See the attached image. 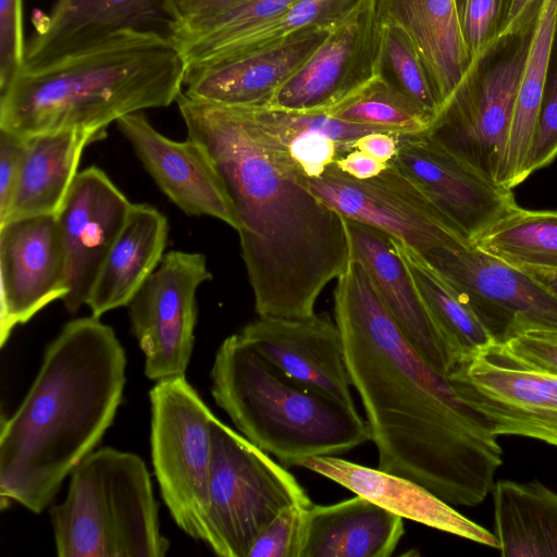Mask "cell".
<instances>
[{
  "instance_id": "cell-33",
  "label": "cell",
  "mask_w": 557,
  "mask_h": 557,
  "mask_svg": "<svg viewBox=\"0 0 557 557\" xmlns=\"http://www.w3.org/2000/svg\"><path fill=\"white\" fill-rule=\"evenodd\" d=\"M297 0H249L209 20L169 33L186 65L213 60Z\"/></svg>"
},
{
  "instance_id": "cell-32",
  "label": "cell",
  "mask_w": 557,
  "mask_h": 557,
  "mask_svg": "<svg viewBox=\"0 0 557 557\" xmlns=\"http://www.w3.org/2000/svg\"><path fill=\"white\" fill-rule=\"evenodd\" d=\"M472 243L513 267L557 271V211L516 206Z\"/></svg>"
},
{
  "instance_id": "cell-38",
  "label": "cell",
  "mask_w": 557,
  "mask_h": 557,
  "mask_svg": "<svg viewBox=\"0 0 557 557\" xmlns=\"http://www.w3.org/2000/svg\"><path fill=\"white\" fill-rule=\"evenodd\" d=\"M460 27L472 61L497 38L506 0H456Z\"/></svg>"
},
{
  "instance_id": "cell-19",
  "label": "cell",
  "mask_w": 557,
  "mask_h": 557,
  "mask_svg": "<svg viewBox=\"0 0 557 557\" xmlns=\"http://www.w3.org/2000/svg\"><path fill=\"white\" fill-rule=\"evenodd\" d=\"M135 154L162 193L187 215L218 219L237 231L238 218L225 184L194 140H172L143 112L116 121Z\"/></svg>"
},
{
  "instance_id": "cell-40",
  "label": "cell",
  "mask_w": 557,
  "mask_h": 557,
  "mask_svg": "<svg viewBox=\"0 0 557 557\" xmlns=\"http://www.w3.org/2000/svg\"><path fill=\"white\" fill-rule=\"evenodd\" d=\"M502 345L524 366L557 376V329H530Z\"/></svg>"
},
{
  "instance_id": "cell-43",
  "label": "cell",
  "mask_w": 557,
  "mask_h": 557,
  "mask_svg": "<svg viewBox=\"0 0 557 557\" xmlns=\"http://www.w3.org/2000/svg\"><path fill=\"white\" fill-rule=\"evenodd\" d=\"M336 168L357 180H368L382 173L388 163L354 149L334 163Z\"/></svg>"
},
{
  "instance_id": "cell-41",
  "label": "cell",
  "mask_w": 557,
  "mask_h": 557,
  "mask_svg": "<svg viewBox=\"0 0 557 557\" xmlns=\"http://www.w3.org/2000/svg\"><path fill=\"white\" fill-rule=\"evenodd\" d=\"M27 143L28 138L0 129V222L10 208Z\"/></svg>"
},
{
  "instance_id": "cell-9",
  "label": "cell",
  "mask_w": 557,
  "mask_h": 557,
  "mask_svg": "<svg viewBox=\"0 0 557 557\" xmlns=\"http://www.w3.org/2000/svg\"><path fill=\"white\" fill-rule=\"evenodd\" d=\"M151 459L161 497L177 527L203 541L214 417L185 375L149 392Z\"/></svg>"
},
{
  "instance_id": "cell-20",
  "label": "cell",
  "mask_w": 557,
  "mask_h": 557,
  "mask_svg": "<svg viewBox=\"0 0 557 557\" xmlns=\"http://www.w3.org/2000/svg\"><path fill=\"white\" fill-rule=\"evenodd\" d=\"M344 221L350 256L366 270L391 317L416 350L448 375L460 355L424 302L391 236L358 221Z\"/></svg>"
},
{
  "instance_id": "cell-44",
  "label": "cell",
  "mask_w": 557,
  "mask_h": 557,
  "mask_svg": "<svg viewBox=\"0 0 557 557\" xmlns=\"http://www.w3.org/2000/svg\"><path fill=\"white\" fill-rule=\"evenodd\" d=\"M398 136L388 132H373L360 137L355 149L388 163L397 153Z\"/></svg>"
},
{
  "instance_id": "cell-30",
  "label": "cell",
  "mask_w": 557,
  "mask_h": 557,
  "mask_svg": "<svg viewBox=\"0 0 557 557\" xmlns=\"http://www.w3.org/2000/svg\"><path fill=\"white\" fill-rule=\"evenodd\" d=\"M556 24L557 0H543L519 83L499 177V185L509 189L521 184V170L542 103Z\"/></svg>"
},
{
  "instance_id": "cell-11",
  "label": "cell",
  "mask_w": 557,
  "mask_h": 557,
  "mask_svg": "<svg viewBox=\"0 0 557 557\" xmlns=\"http://www.w3.org/2000/svg\"><path fill=\"white\" fill-rule=\"evenodd\" d=\"M305 182L342 216L377 228L421 255L468 239L393 161L368 180L354 178L332 164Z\"/></svg>"
},
{
  "instance_id": "cell-24",
  "label": "cell",
  "mask_w": 557,
  "mask_h": 557,
  "mask_svg": "<svg viewBox=\"0 0 557 557\" xmlns=\"http://www.w3.org/2000/svg\"><path fill=\"white\" fill-rule=\"evenodd\" d=\"M383 25L398 28L419 55L440 108L472 64L456 0H376Z\"/></svg>"
},
{
  "instance_id": "cell-18",
  "label": "cell",
  "mask_w": 557,
  "mask_h": 557,
  "mask_svg": "<svg viewBox=\"0 0 557 557\" xmlns=\"http://www.w3.org/2000/svg\"><path fill=\"white\" fill-rule=\"evenodd\" d=\"M392 161L471 242L518 206L512 189L480 176L424 134L399 135Z\"/></svg>"
},
{
  "instance_id": "cell-42",
  "label": "cell",
  "mask_w": 557,
  "mask_h": 557,
  "mask_svg": "<svg viewBox=\"0 0 557 557\" xmlns=\"http://www.w3.org/2000/svg\"><path fill=\"white\" fill-rule=\"evenodd\" d=\"M249 0H162L169 33L226 12Z\"/></svg>"
},
{
  "instance_id": "cell-2",
  "label": "cell",
  "mask_w": 557,
  "mask_h": 557,
  "mask_svg": "<svg viewBox=\"0 0 557 557\" xmlns=\"http://www.w3.org/2000/svg\"><path fill=\"white\" fill-rule=\"evenodd\" d=\"M176 103L187 138L206 151L234 205L256 312L312 315L324 287L350 260L344 218L308 188L250 107L212 103L184 92Z\"/></svg>"
},
{
  "instance_id": "cell-14",
  "label": "cell",
  "mask_w": 557,
  "mask_h": 557,
  "mask_svg": "<svg viewBox=\"0 0 557 557\" xmlns=\"http://www.w3.org/2000/svg\"><path fill=\"white\" fill-rule=\"evenodd\" d=\"M383 25L376 0H355L308 60L264 106L326 112L381 74Z\"/></svg>"
},
{
  "instance_id": "cell-29",
  "label": "cell",
  "mask_w": 557,
  "mask_h": 557,
  "mask_svg": "<svg viewBox=\"0 0 557 557\" xmlns=\"http://www.w3.org/2000/svg\"><path fill=\"white\" fill-rule=\"evenodd\" d=\"M494 534L504 557H557V493L539 480H498Z\"/></svg>"
},
{
  "instance_id": "cell-27",
  "label": "cell",
  "mask_w": 557,
  "mask_h": 557,
  "mask_svg": "<svg viewBox=\"0 0 557 557\" xmlns=\"http://www.w3.org/2000/svg\"><path fill=\"white\" fill-rule=\"evenodd\" d=\"M103 134L94 128H70L29 137L10 208L0 224L57 214L78 173L83 150Z\"/></svg>"
},
{
  "instance_id": "cell-4",
  "label": "cell",
  "mask_w": 557,
  "mask_h": 557,
  "mask_svg": "<svg viewBox=\"0 0 557 557\" xmlns=\"http://www.w3.org/2000/svg\"><path fill=\"white\" fill-rule=\"evenodd\" d=\"M186 69L169 34L120 30L24 67L0 92V129L24 138L70 128L104 132L125 115L176 102Z\"/></svg>"
},
{
  "instance_id": "cell-22",
  "label": "cell",
  "mask_w": 557,
  "mask_h": 557,
  "mask_svg": "<svg viewBox=\"0 0 557 557\" xmlns=\"http://www.w3.org/2000/svg\"><path fill=\"white\" fill-rule=\"evenodd\" d=\"M124 29L169 34L162 0H57L26 44L24 67L42 65Z\"/></svg>"
},
{
  "instance_id": "cell-15",
  "label": "cell",
  "mask_w": 557,
  "mask_h": 557,
  "mask_svg": "<svg viewBox=\"0 0 557 557\" xmlns=\"http://www.w3.org/2000/svg\"><path fill=\"white\" fill-rule=\"evenodd\" d=\"M0 345L69 293L66 261L57 214L25 216L0 224Z\"/></svg>"
},
{
  "instance_id": "cell-6",
  "label": "cell",
  "mask_w": 557,
  "mask_h": 557,
  "mask_svg": "<svg viewBox=\"0 0 557 557\" xmlns=\"http://www.w3.org/2000/svg\"><path fill=\"white\" fill-rule=\"evenodd\" d=\"M49 512L59 557H163L170 548L150 474L133 453L91 451Z\"/></svg>"
},
{
  "instance_id": "cell-23",
  "label": "cell",
  "mask_w": 557,
  "mask_h": 557,
  "mask_svg": "<svg viewBox=\"0 0 557 557\" xmlns=\"http://www.w3.org/2000/svg\"><path fill=\"white\" fill-rule=\"evenodd\" d=\"M298 467L323 475L401 518L498 548V541L493 532L468 519L450 504L409 479L336 456L310 457L300 461Z\"/></svg>"
},
{
  "instance_id": "cell-7",
  "label": "cell",
  "mask_w": 557,
  "mask_h": 557,
  "mask_svg": "<svg viewBox=\"0 0 557 557\" xmlns=\"http://www.w3.org/2000/svg\"><path fill=\"white\" fill-rule=\"evenodd\" d=\"M542 2L517 29L495 38L472 61L459 85L422 133L497 185L519 83Z\"/></svg>"
},
{
  "instance_id": "cell-35",
  "label": "cell",
  "mask_w": 557,
  "mask_h": 557,
  "mask_svg": "<svg viewBox=\"0 0 557 557\" xmlns=\"http://www.w3.org/2000/svg\"><path fill=\"white\" fill-rule=\"evenodd\" d=\"M381 74L434 120L440 106L424 65L405 35L389 25H383Z\"/></svg>"
},
{
  "instance_id": "cell-26",
  "label": "cell",
  "mask_w": 557,
  "mask_h": 557,
  "mask_svg": "<svg viewBox=\"0 0 557 557\" xmlns=\"http://www.w3.org/2000/svg\"><path fill=\"white\" fill-rule=\"evenodd\" d=\"M166 216L148 203H132L86 301L91 315L126 307L160 264L168 244Z\"/></svg>"
},
{
  "instance_id": "cell-17",
  "label": "cell",
  "mask_w": 557,
  "mask_h": 557,
  "mask_svg": "<svg viewBox=\"0 0 557 557\" xmlns=\"http://www.w3.org/2000/svg\"><path fill=\"white\" fill-rule=\"evenodd\" d=\"M239 334L288 377L357 410L342 334L329 313L258 317Z\"/></svg>"
},
{
  "instance_id": "cell-13",
  "label": "cell",
  "mask_w": 557,
  "mask_h": 557,
  "mask_svg": "<svg viewBox=\"0 0 557 557\" xmlns=\"http://www.w3.org/2000/svg\"><path fill=\"white\" fill-rule=\"evenodd\" d=\"M448 376L496 436L557 447V376L524 366L497 343L462 358Z\"/></svg>"
},
{
  "instance_id": "cell-8",
  "label": "cell",
  "mask_w": 557,
  "mask_h": 557,
  "mask_svg": "<svg viewBox=\"0 0 557 557\" xmlns=\"http://www.w3.org/2000/svg\"><path fill=\"white\" fill-rule=\"evenodd\" d=\"M209 503L203 542L221 557H247L286 507L311 499L281 462L215 416L211 421Z\"/></svg>"
},
{
  "instance_id": "cell-10",
  "label": "cell",
  "mask_w": 557,
  "mask_h": 557,
  "mask_svg": "<svg viewBox=\"0 0 557 557\" xmlns=\"http://www.w3.org/2000/svg\"><path fill=\"white\" fill-rule=\"evenodd\" d=\"M422 256L456 288L497 344L530 329H557V296L471 240Z\"/></svg>"
},
{
  "instance_id": "cell-25",
  "label": "cell",
  "mask_w": 557,
  "mask_h": 557,
  "mask_svg": "<svg viewBox=\"0 0 557 557\" xmlns=\"http://www.w3.org/2000/svg\"><path fill=\"white\" fill-rule=\"evenodd\" d=\"M403 519L360 495L312 504L300 557H388L405 533Z\"/></svg>"
},
{
  "instance_id": "cell-21",
  "label": "cell",
  "mask_w": 557,
  "mask_h": 557,
  "mask_svg": "<svg viewBox=\"0 0 557 557\" xmlns=\"http://www.w3.org/2000/svg\"><path fill=\"white\" fill-rule=\"evenodd\" d=\"M332 24L308 28L265 50L188 65L183 92L223 106H264L323 42Z\"/></svg>"
},
{
  "instance_id": "cell-34",
  "label": "cell",
  "mask_w": 557,
  "mask_h": 557,
  "mask_svg": "<svg viewBox=\"0 0 557 557\" xmlns=\"http://www.w3.org/2000/svg\"><path fill=\"white\" fill-rule=\"evenodd\" d=\"M326 112L339 120L387 129L396 135L422 134L432 122L382 74Z\"/></svg>"
},
{
  "instance_id": "cell-16",
  "label": "cell",
  "mask_w": 557,
  "mask_h": 557,
  "mask_svg": "<svg viewBox=\"0 0 557 557\" xmlns=\"http://www.w3.org/2000/svg\"><path fill=\"white\" fill-rule=\"evenodd\" d=\"M132 202L96 165L77 173L57 213L63 243L70 313L86 305L100 269L128 216Z\"/></svg>"
},
{
  "instance_id": "cell-12",
  "label": "cell",
  "mask_w": 557,
  "mask_h": 557,
  "mask_svg": "<svg viewBox=\"0 0 557 557\" xmlns=\"http://www.w3.org/2000/svg\"><path fill=\"white\" fill-rule=\"evenodd\" d=\"M211 278L205 255L172 250L126 306L149 380L185 375L195 343L197 289Z\"/></svg>"
},
{
  "instance_id": "cell-36",
  "label": "cell",
  "mask_w": 557,
  "mask_h": 557,
  "mask_svg": "<svg viewBox=\"0 0 557 557\" xmlns=\"http://www.w3.org/2000/svg\"><path fill=\"white\" fill-rule=\"evenodd\" d=\"M557 157V24L546 72L542 103L521 170V183Z\"/></svg>"
},
{
  "instance_id": "cell-31",
  "label": "cell",
  "mask_w": 557,
  "mask_h": 557,
  "mask_svg": "<svg viewBox=\"0 0 557 557\" xmlns=\"http://www.w3.org/2000/svg\"><path fill=\"white\" fill-rule=\"evenodd\" d=\"M424 302L460 355V360L495 344L456 288L417 250L393 238Z\"/></svg>"
},
{
  "instance_id": "cell-5",
  "label": "cell",
  "mask_w": 557,
  "mask_h": 557,
  "mask_svg": "<svg viewBox=\"0 0 557 557\" xmlns=\"http://www.w3.org/2000/svg\"><path fill=\"white\" fill-rule=\"evenodd\" d=\"M210 379L216 405L240 434L285 467L370 441L358 410L288 377L239 333L221 343Z\"/></svg>"
},
{
  "instance_id": "cell-3",
  "label": "cell",
  "mask_w": 557,
  "mask_h": 557,
  "mask_svg": "<svg viewBox=\"0 0 557 557\" xmlns=\"http://www.w3.org/2000/svg\"><path fill=\"white\" fill-rule=\"evenodd\" d=\"M126 355L114 330L94 315L63 325L38 373L0 428L1 508L40 513L94 451L123 399Z\"/></svg>"
},
{
  "instance_id": "cell-37",
  "label": "cell",
  "mask_w": 557,
  "mask_h": 557,
  "mask_svg": "<svg viewBox=\"0 0 557 557\" xmlns=\"http://www.w3.org/2000/svg\"><path fill=\"white\" fill-rule=\"evenodd\" d=\"M308 508H284L258 535L247 557H300Z\"/></svg>"
},
{
  "instance_id": "cell-28",
  "label": "cell",
  "mask_w": 557,
  "mask_h": 557,
  "mask_svg": "<svg viewBox=\"0 0 557 557\" xmlns=\"http://www.w3.org/2000/svg\"><path fill=\"white\" fill-rule=\"evenodd\" d=\"M250 108L269 140L306 178L322 175L336 160L354 150L360 137L373 132L392 133L339 120L327 112L290 111L268 106Z\"/></svg>"
},
{
  "instance_id": "cell-46",
  "label": "cell",
  "mask_w": 557,
  "mask_h": 557,
  "mask_svg": "<svg viewBox=\"0 0 557 557\" xmlns=\"http://www.w3.org/2000/svg\"><path fill=\"white\" fill-rule=\"evenodd\" d=\"M533 276L536 281L548 288L555 296H557V271L540 268H519Z\"/></svg>"
},
{
  "instance_id": "cell-45",
  "label": "cell",
  "mask_w": 557,
  "mask_h": 557,
  "mask_svg": "<svg viewBox=\"0 0 557 557\" xmlns=\"http://www.w3.org/2000/svg\"><path fill=\"white\" fill-rule=\"evenodd\" d=\"M541 2L542 0H506L505 16L498 36L517 29Z\"/></svg>"
},
{
  "instance_id": "cell-39",
  "label": "cell",
  "mask_w": 557,
  "mask_h": 557,
  "mask_svg": "<svg viewBox=\"0 0 557 557\" xmlns=\"http://www.w3.org/2000/svg\"><path fill=\"white\" fill-rule=\"evenodd\" d=\"M22 2L0 0V92L9 87L25 64Z\"/></svg>"
},
{
  "instance_id": "cell-1",
  "label": "cell",
  "mask_w": 557,
  "mask_h": 557,
  "mask_svg": "<svg viewBox=\"0 0 557 557\" xmlns=\"http://www.w3.org/2000/svg\"><path fill=\"white\" fill-rule=\"evenodd\" d=\"M334 318L377 468L417 482L451 506L481 504L503 465L497 436L450 377L408 342L351 256L337 277Z\"/></svg>"
}]
</instances>
